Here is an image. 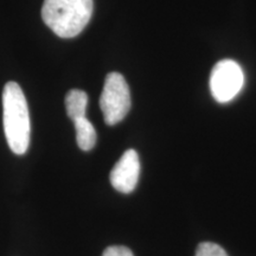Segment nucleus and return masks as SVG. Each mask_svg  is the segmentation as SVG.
<instances>
[{"label": "nucleus", "mask_w": 256, "mask_h": 256, "mask_svg": "<svg viewBox=\"0 0 256 256\" xmlns=\"http://www.w3.org/2000/svg\"><path fill=\"white\" fill-rule=\"evenodd\" d=\"M194 256H228V254L216 243L203 242L197 247Z\"/></svg>", "instance_id": "8"}, {"label": "nucleus", "mask_w": 256, "mask_h": 256, "mask_svg": "<svg viewBox=\"0 0 256 256\" xmlns=\"http://www.w3.org/2000/svg\"><path fill=\"white\" fill-rule=\"evenodd\" d=\"M76 130V142L82 151H90L96 145V130L87 118L74 121Z\"/></svg>", "instance_id": "7"}, {"label": "nucleus", "mask_w": 256, "mask_h": 256, "mask_svg": "<svg viewBox=\"0 0 256 256\" xmlns=\"http://www.w3.org/2000/svg\"><path fill=\"white\" fill-rule=\"evenodd\" d=\"M2 121L8 144L16 154L26 153L30 145V115L20 86L8 82L2 90Z\"/></svg>", "instance_id": "1"}, {"label": "nucleus", "mask_w": 256, "mask_h": 256, "mask_svg": "<svg viewBox=\"0 0 256 256\" xmlns=\"http://www.w3.org/2000/svg\"><path fill=\"white\" fill-rule=\"evenodd\" d=\"M102 256H134L130 249L124 246H110L104 252Z\"/></svg>", "instance_id": "9"}, {"label": "nucleus", "mask_w": 256, "mask_h": 256, "mask_svg": "<svg viewBox=\"0 0 256 256\" xmlns=\"http://www.w3.org/2000/svg\"><path fill=\"white\" fill-rule=\"evenodd\" d=\"M130 92L126 80L119 72H110L106 78L100 98V108L104 122L114 126L122 121L130 110Z\"/></svg>", "instance_id": "3"}, {"label": "nucleus", "mask_w": 256, "mask_h": 256, "mask_svg": "<svg viewBox=\"0 0 256 256\" xmlns=\"http://www.w3.org/2000/svg\"><path fill=\"white\" fill-rule=\"evenodd\" d=\"M140 176V159L136 151L127 150L112 170L110 179L115 190L130 194L136 188Z\"/></svg>", "instance_id": "5"}, {"label": "nucleus", "mask_w": 256, "mask_h": 256, "mask_svg": "<svg viewBox=\"0 0 256 256\" xmlns=\"http://www.w3.org/2000/svg\"><path fill=\"white\" fill-rule=\"evenodd\" d=\"M88 104L87 92L80 89H72L66 96V114L74 121L86 118V110Z\"/></svg>", "instance_id": "6"}, {"label": "nucleus", "mask_w": 256, "mask_h": 256, "mask_svg": "<svg viewBox=\"0 0 256 256\" xmlns=\"http://www.w3.org/2000/svg\"><path fill=\"white\" fill-rule=\"evenodd\" d=\"M244 84V74L238 62L223 60L214 66L210 76V90L220 104H228L241 92Z\"/></svg>", "instance_id": "4"}, {"label": "nucleus", "mask_w": 256, "mask_h": 256, "mask_svg": "<svg viewBox=\"0 0 256 256\" xmlns=\"http://www.w3.org/2000/svg\"><path fill=\"white\" fill-rule=\"evenodd\" d=\"M92 8V0H44L42 18L58 37L72 38L87 26Z\"/></svg>", "instance_id": "2"}]
</instances>
